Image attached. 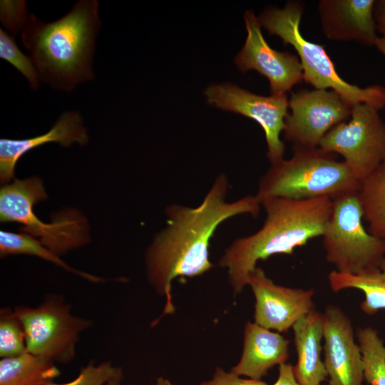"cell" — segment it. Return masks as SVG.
<instances>
[{
	"instance_id": "cell-33",
	"label": "cell",
	"mask_w": 385,
	"mask_h": 385,
	"mask_svg": "<svg viewBox=\"0 0 385 385\" xmlns=\"http://www.w3.org/2000/svg\"><path fill=\"white\" fill-rule=\"evenodd\" d=\"M123 377L116 378L114 379H112L109 382H108L106 385H135V384H125L123 383Z\"/></svg>"
},
{
	"instance_id": "cell-27",
	"label": "cell",
	"mask_w": 385,
	"mask_h": 385,
	"mask_svg": "<svg viewBox=\"0 0 385 385\" xmlns=\"http://www.w3.org/2000/svg\"><path fill=\"white\" fill-rule=\"evenodd\" d=\"M29 15L25 1H1V21L11 34L21 32Z\"/></svg>"
},
{
	"instance_id": "cell-15",
	"label": "cell",
	"mask_w": 385,
	"mask_h": 385,
	"mask_svg": "<svg viewBox=\"0 0 385 385\" xmlns=\"http://www.w3.org/2000/svg\"><path fill=\"white\" fill-rule=\"evenodd\" d=\"M374 0H322L319 4L322 30L330 39L375 46Z\"/></svg>"
},
{
	"instance_id": "cell-20",
	"label": "cell",
	"mask_w": 385,
	"mask_h": 385,
	"mask_svg": "<svg viewBox=\"0 0 385 385\" xmlns=\"http://www.w3.org/2000/svg\"><path fill=\"white\" fill-rule=\"evenodd\" d=\"M60 375L56 363L27 351L0 359V385H44Z\"/></svg>"
},
{
	"instance_id": "cell-23",
	"label": "cell",
	"mask_w": 385,
	"mask_h": 385,
	"mask_svg": "<svg viewBox=\"0 0 385 385\" xmlns=\"http://www.w3.org/2000/svg\"><path fill=\"white\" fill-rule=\"evenodd\" d=\"M363 364L364 379L369 385H385V344L376 329L359 327L356 331Z\"/></svg>"
},
{
	"instance_id": "cell-16",
	"label": "cell",
	"mask_w": 385,
	"mask_h": 385,
	"mask_svg": "<svg viewBox=\"0 0 385 385\" xmlns=\"http://www.w3.org/2000/svg\"><path fill=\"white\" fill-rule=\"evenodd\" d=\"M88 136L83 119L77 111L63 113L46 133L25 139H0V180L6 184L14 179L17 161L25 153L48 143L63 147L73 143L85 145Z\"/></svg>"
},
{
	"instance_id": "cell-31",
	"label": "cell",
	"mask_w": 385,
	"mask_h": 385,
	"mask_svg": "<svg viewBox=\"0 0 385 385\" xmlns=\"http://www.w3.org/2000/svg\"><path fill=\"white\" fill-rule=\"evenodd\" d=\"M375 46L385 56V36L378 37Z\"/></svg>"
},
{
	"instance_id": "cell-7",
	"label": "cell",
	"mask_w": 385,
	"mask_h": 385,
	"mask_svg": "<svg viewBox=\"0 0 385 385\" xmlns=\"http://www.w3.org/2000/svg\"><path fill=\"white\" fill-rule=\"evenodd\" d=\"M357 192L333 200L322 236L327 261L335 266L336 271L352 274L376 267L385 256V242L372 235L362 224Z\"/></svg>"
},
{
	"instance_id": "cell-21",
	"label": "cell",
	"mask_w": 385,
	"mask_h": 385,
	"mask_svg": "<svg viewBox=\"0 0 385 385\" xmlns=\"http://www.w3.org/2000/svg\"><path fill=\"white\" fill-rule=\"evenodd\" d=\"M357 193L368 232L385 242V160L361 183Z\"/></svg>"
},
{
	"instance_id": "cell-9",
	"label": "cell",
	"mask_w": 385,
	"mask_h": 385,
	"mask_svg": "<svg viewBox=\"0 0 385 385\" xmlns=\"http://www.w3.org/2000/svg\"><path fill=\"white\" fill-rule=\"evenodd\" d=\"M350 117L331 129L318 147L341 155L361 183L385 160V123L378 109L366 103L354 105Z\"/></svg>"
},
{
	"instance_id": "cell-5",
	"label": "cell",
	"mask_w": 385,
	"mask_h": 385,
	"mask_svg": "<svg viewBox=\"0 0 385 385\" xmlns=\"http://www.w3.org/2000/svg\"><path fill=\"white\" fill-rule=\"evenodd\" d=\"M303 6L289 1L283 9L272 8L260 16L261 26L280 37L297 52L303 69V80L315 89L332 88L351 106L366 103L376 109L385 106V87L373 85L360 88L345 81L337 72L324 47L306 40L299 31Z\"/></svg>"
},
{
	"instance_id": "cell-14",
	"label": "cell",
	"mask_w": 385,
	"mask_h": 385,
	"mask_svg": "<svg viewBox=\"0 0 385 385\" xmlns=\"http://www.w3.org/2000/svg\"><path fill=\"white\" fill-rule=\"evenodd\" d=\"M324 363L329 385H362L364 364L351 320L335 305L323 313Z\"/></svg>"
},
{
	"instance_id": "cell-32",
	"label": "cell",
	"mask_w": 385,
	"mask_h": 385,
	"mask_svg": "<svg viewBox=\"0 0 385 385\" xmlns=\"http://www.w3.org/2000/svg\"><path fill=\"white\" fill-rule=\"evenodd\" d=\"M151 385H173L168 379L163 377H159L155 382Z\"/></svg>"
},
{
	"instance_id": "cell-12",
	"label": "cell",
	"mask_w": 385,
	"mask_h": 385,
	"mask_svg": "<svg viewBox=\"0 0 385 385\" xmlns=\"http://www.w3.org/2000/svg\"><path fill=\"white\" fill-rule=\"evenodd\" d=\"M247 285L255 299L254 322L266 329L286 332L302 317L315 310L313 289L277 284L258 266L249 274Z\"/></svg>"
},
{
	"instance_id": "cell-4",
	"label": "cell",
	"mask_w": 385,
	"mask_h": 385,
	"mask_svg": "<svg viewBox=\"0 0 385 385\" xmlns=\"http://www.w3.org/2000/svg\"><path fill=\"white\" fill-rule=\"evenodd\" d=\"M293 148L289 160L271 164L260 178L255 195L260 202L271 198L334 200L359 191L361 183L334 153L319 147Z\"/></svg>"
},
{
	"instance_id": "cell-6",
	"label": "cell",
	"mask_w": 385,
	"mask_h": 385,
	"mask_svg": "<svg viewBox=\"0 0 385 385\" xmlns=\"http://www.w3.org/2000/svg\"><path fill=\"white\" fill-rule=\"evenodd\" d=\"M43 181L36 176L14 180L0 190V220L17 222L21 232L28 234L58 255L89 242L88 224L77 210H65L53 216L51 222L41 221L34 207L46 200Z\"/></svg>"
},
{
	"instance_id": "cell-11",
	"label": "cell",
	"mask_w": 385,
	"mask_h": 385,
	"mask_svg": "<svg viewBox=\"0 0 385 385\" xmlns=\"http://www.w3.org/2000/svg\"><path fill=\"white\" fill-rule=\"evenodd\" d=\"M205 93L210 104L258 123L265 131L267 156L271 164L283 159L285 146L280 134L288 115L289 100L286 94L263 96L231 83L211 86Z\"/></svg>"
},
{
	"instance_id": "cell-22",
	"label": "cell",
	"mask_w": 385,
	"mask_h": 385,
	"mask_svg": "<svg viewBox=\"0 0 385 385\" xmlns=\"http://www.w3.org/2000/svg\"><path fill=\"white\" fill-rule=\"evenodd\" d=\"M27 255L36 256L50 262L63 270L76 274L91 282L101 283L112 281L93 275L86 272L76 270L62 260L59 255L48 249L36 238L24 233H16L5 230L0 231V255L4 257L8 255Z\"/></svg>"
},
{
	"instance_id": "cell-18",
	"label": "cell",
	"mask_w": 385,
	"mask_h": 385,
	"mask_svg": "<svg viewBox=\"0 0 385 385\" xmlns=\"http://www.w3.org/2000/svg\"><path fill=\"white\" fill-rule=\"evenodd\" d=\"M323 314L315 310L298 320L292 327L297 361L294 372L300 385H321L328 378L322 359Z\"/></svg>"
},
{
	"instance_id": "cell-13",
	"label": "cell",
	"mask_w": 385,
	"mask_h": 385,
	"mask_svg": "<svg viewBox=\"0 0 385 385\" xmlns=\"http://www.w3.org/2000/svg\"><path fill=\"white\" fill-rule=\"evenodd\" d=\"M247 36L235 62L241 71L255 69L270 82L272 95L286 94L303 80L300 61L292 53L272 48L265 40L259 19L248 10L244 15Z\"/></svg>"
},
{
	"instance_id": "cell-3",
	"label": "cell",
	"mask_w": 385,
	"mask_h": 385,
	"mask_svg": "<svg viewBox=\"0 0 385 385\" xmlns=\"http://www.w3.org/2000/svg\"><path fill=\"white\" fill-rule=\"evenodd\" d=\"M99 4L81 0L61 19L45 23L29 14L21 30L40 81L53 89L72 91L92 80L93 54L101 27Z\"/></svg>"
},
{
	"instance_id": "cell-26",
	"label": "cell",
	"mask_w": 385,
	"mask_h": 385,
	"mask_svg": "<svg viewBox=\"0 0 385 385\" xmlns=\"http://www.w3.org/2000/svg\"><path fill=\"white\" fill-rule=\"evenodd\" d=\"M120 377H123L122 369L111 361L96 364L91 361L81 369L74 379L63 384L51 381L44 385H106L112 379Z\"/></svg>"
},
{
	"instance_id": "cell-2",
	"label": "cell",
	"mask_w": 385,
	"mask_h": 385,
	"mask_svg": "<svg viewBox=\"0 0 385 385\" xmlns=\"http://www.w3.org/2000/svg\"><path fill=\"white\" fill-rule=\"evenodd\" d=\"M266 217L254 234L235 239L219 260L226 268L235 294L247 285L248 276L265 260L278 254L292 255L297 247L322 236L332 213L333 200L271 198L260 202Z\"/></svg>"
},
{
	"instance_id": "cell-30",
	"label": "cell",
	"mask_w": 385,
	"mask_h": 385,
	"mask_svg": "<svg viewBox=\"0 0 385 385\" xmlns=\"http://www.w3.org/2000/svg\"><path fill=\"white\" fill-rule=\"evenodd\" d=\"M376 28L382 36H385V0L376 1L374 7Z\"/></svg>"
},
{
	"instance_id": "cell-8",
	"label": "cell",
	"mask_w": 385,
	"mask_h": 385,
	"mask_svg": "<svg viewBox=\"0 0 385 385\" xmlns=\"http://www.w3.org/2000/svg\"><path fill=\"white\" fill-rule=\"evenodd\" d=\"M14 309L24 328L26 351L56 364L74 359L81 334L93 325L92 320L73 314L60 294L47 296L36 307L19 305Z\"/></svg>"
},
{
	"instance_id": "cell-28",
	"label": "cell",
	"mask_w": 385,
	"mask_h": 385,
	"mask_svg": "<svg viewBox=\"0 0 385 385\" xmlns=\"http://www.w3.org/2000/svg\"><path fill=\"white\" fill-rule=\"evenodd\" d=\"M200 385H267L262 380L243 379L231 371L227 372L222 368H217L212 378L201 383Z\"/></svg>"
},
{
	"instance_id": "cell-24",
	"label": "cell",
	"mask_w": 385,
	"mask_h": 385,
	"mask_svg": "<svg viewBox=\"0 0 385 385\" xmlns=\"http://www.w3.org/2000/svg\"><path fill=\"white\" fill-rule=\"evenodd\" d=\"M26 351L24 326L9 307L0 309V357L16 356Z\"/></svg>"
},
{
	"instance_id": "cell-19",
	"label": "cell",
	"mask_w": 385,
	"mask_h": 385,
	"mask_svg": "<svg viewBox=\"0 0 385 385\" xmlns=\"http://www.w3.org/2000/svg\"><path fill=\"white\" fill-rule=\"evenodd\" d=\"M329 287L334 292L356 289L364 294L360 308L367 315L385 309V256L379 264L357 274L331 271L328 274Z\"/></svg>"
},
{
	"instance_id": "cell-29",
	"label": "cell",
	"mask_w": 385,
	"mask_h": 385,
	"mask_svg": "<svg viewBox=\"0 0 385 385\" xmlns=\"http://www.w3.org/2000/svg\"><path fill=\"white\" fill-rule=\"evenodd\" d=\"M273 385H300L295 377L292 364L284 362L279 365L278 378Z\"/></svg>"
},
{
	"instance_id": "cell-25",
	"label": "cell",
	"mask_w": 385,
	"mask_h": 385,
	"mask_svg": "<svg viewBox=\"0 0 385 385\" xmlns=\"http://www.w3.org/2000/svg\"><path fill=\"white\" fill-rule=\"evenodd\" d=\"M0 58L16 68L29 82L32 89L39 86L37 70L31 58L25 55L16 45L14 37L0 29Z\"/></svg>"
},
{
	"instance_id": "cell-17",
	"label": "cell",
	"mask_w": 385,
	"mask_h": 385,
	"mask_svg": "<svg viewBox=\"0 0 385 385\" xmlns=\"http://www.w3.org/2000/svg\"><path fill=\"white\" fill-rule=\"evenodd\" d=\"M289 341L277 332L248 322L244 329L242 352L230 370L238 376L261 380L275 365L289 357Z\"/></svg>"
},
{
	"instance_id": "cell-10",
	"label": "cell",
	"mask_w": 385,
	"mask_h": 385,
	"mask_svg": "<svg viewBox=\"0 0 385 385\" xmlns=\"http://www.w3.org/2000/svg\"><path fill=\"white\" fill-rule=\"evenodd\" d=\"M284 138L293 148H315L324 136L351 116L352 106L334 91H300L289 100Z\"/></svg>"
},
{
	"instance_id": "cell-1",
	"label": "cell",
	"mask_w": 385,
	"mask_h": 385,
	"mask_svg": "<svg viewBox=\"0 0 385 385\" xmlns=\"http://www.w3.org/2000/svg\"><path fill=\"white\" fill-rule=\"evenodd\" d=\"M229 186L226 175L219 174L198 206L171 204L166 208V225L155 235L145 255L148 282L165 299L159 318L175 312L171 290L175 278L200 276L213 267L210 245L219 225L240 215L258 216L261 204L257 197L249 195L227 202Z\"/></svg>"
}]
</instances>
